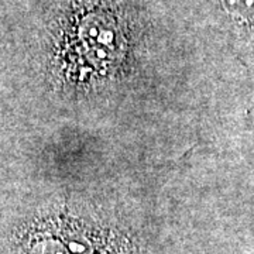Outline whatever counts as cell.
<instances>
[{
    "label": "cell",
    "instance_id": "cell-1",
    "mask_svg": "<svg viewBox=\"0 0 254 254\" xmlns=\"http://www.w3.org/2000/svg\"><path fill=\"white\" fill-rule=\"evenodd\" d=\"M226 11L239 17L254 16V0H222Z\"/></svg>",
    "mask_w": 254,
    "mask_h": 254
}]
</instances>
